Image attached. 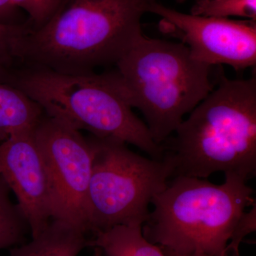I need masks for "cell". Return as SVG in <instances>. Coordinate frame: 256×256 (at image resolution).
Segmentation results:
<instances>
[{
    "label": "cell",
    "instance_id": "e0dca14e",
    "mask_svg": "<svg viewBox=\"0 0 256 256\" xmlns=\"http://www.w3.org/2000/svg\"><path fill=\"white\" fill-rule=\"evenodd\" d=\"M30 20L20 24H8L0 22V62L10 60L12 57L13 46L15 40L28 30Z\"/></svg>",
    "mask_w": 256,
    "mask_h": 256
},
{
    "label": "cell",
    "instance_id": "30bf717a",
    "mask_svg": "<svg viewBox=\"0 0 256 256\" xmlns=\"http://www.w3.org/2000/svg\"><path fill=\"white\" fill-rule=\"evenodd\" d=\"M82 229L52 220L38 236L11 249L9 256H78L90 238Z\"/></svg>",
    "mask_w": 256,
    "mask_h": 256
},
{
    "label": "cell",
    "instance_id": "44dd1931",
    "mask_svg": "<svg viewBox=\"0 0 256 256\" xmlns=\"http://www.w3.org/2000/svg\"><path fill=\"white\" fill-rule=\"evenodd\" d=\"M184 1H186V0H176V2L178 3H182Z\"/></svg>",
    "mask_w": 256,
    "mask_h": 256
},
{
    "label": "cell",
    "instance_id": "8992f818",
    "mask_svg": "<svg viewBox=\"0 0 256 256\" xmlns=\"http://www.w3.org/2000/svg\"><path fill=\"white\" fill-rule=\"evenodd\" d=\"M88 139L92 149L86 207L89 233L94 236L116 226H142L153 198L174 176L172 162L164 154L162 159H148L114 138Z\"/></svg>",
    "mask_w": 256,
    "mask_h": 256
},
{
    "label": "cell",
    "instance_id": "6da1fadb",
    "mask_svg": "<svg viewBox=\"0 0 256 256\" xmlns=\"http://www.w3.org/2000/svg\"><path fill=\"white\" fill-rule=\"evenodd\" d=\"M158 0H62L41 28L15 40L12 58L65 74L116 63L141 38V20Z\"/></svg>",
    "mask_w": 256,
    "mask_h": 256
},
{
    "label": "cell",
    "instance_id": "4fadbf2b",
    "mask_svg": "<svg viewBox=\"0 0 256 256\" xmlns=\"http://www.w3.org/2000/svg\"><path fill=\"white\" fill-rule=\"evenodd\" d=\"M10 192L0 174V250L22 244L28 228L18 205L12 202Z\"/></svg>",
    "mask_w": 256,
    "mask_h": 256
},
{
    "label": "cell",
    "instance_id": "8fae6325",
    "mask_svg": "<svg viewBox=\"0 0 256 256\" xmlns=\"http://www.w3.org/2000/svg\"><path fill=\"white\" fill-rule=\"evenodd\" d=\"M44 114L41 106L22 90L0 82V144L34 130Z\"/></svg>",
    "mask_w": 256,
    "mask_h": 256
},
{
    "label": "cell",
    "instance_id": "5b68a950",
    "mask_svg": "<svg viewBox=\"0 0 256 256\" xmlns=\"http://www.w3.org/2000/svg\"><path fill=\"white\" fill-rule=\"evenodd\" d=\"M245 180L225 175L214 184L205 178L175 176L153 198L143 224L146 240L180 252L224 256L234 228L248 207L256 204Z\"/></svg>",
    "mask_w": 256,
    "mask_h": 256
},
{
    "label": "cell",
    "instance_id": "ac0fdd59",
    "mask_svg": "<svg viewBox=\"0 0 256 256\" xmlns=\"http://www.w3.org/2000/svg\"><path fill=\"white\" fill-rule=\"evenodd\" d=\"M28 20L24 18L21 10L13 0H0V22L8 24H20Z\"/></svg>",
    "mask_w": 256,
    "mask_h": 256
},
{
    "label": "cell",
    "instance_id": "52a82bcc",
    "mask_svg": "<svg viewBox=\"0 0 256 256\" xmlns=\"http://www.w3.org/2000/svg\"><path fill=\"white\" fill-rule=\"evenodd\" d=\"M34 136L50 180L52 220H62L88 234L87 197L92 162L88 139L45 112Z\"/></svg>",
    "mask_w": 256,
    "mask_h": 256
},
{
    "label": "cell",
    "instance_id": "9a60e30c",
    "mask_svg": "<svg viewBox=\"0 0 256 256\" xmlns=\"http://www.w3.org/2000/svg\"><path fill=\"white\" fill-rule=\"evenodd\" d=\"M62 0H13L14 4L28 14L32 28H41L52 18Z\"/></svg>",
    "mask_w": 256,
    "mask_h": 256
},
{
    "label": "cell",
    "instance_id": "2e32d148",
    "mask_svg": "<svg viewBox=\"0 0 256 256\" xmlns=\"http://www.w3.org/2000/svg\"><path fill=\"white\" fill-rule=\"evenodd\" d=\"M256 229V206L254 204L248 212H245L234 228L229 244H227L224 256H239V246L242 239L248 234L255 232Z\"/></svg>",
    "mask_w": 256,
    "mask_h": 256
},
{
    "label": "cell",
    "instance_id": "d6986e66",
    "mask_svg": "<svg viewBox=\"0 0 256 256\" xmlns=\"http://www.w3.org/2000/svg\"><path fill=\"white\" fill-rule=\"evenodd\" d=\"M162 250L164 252L165 256H210L204 252H174L171 249L166 248L160 246Z\"/></svg>",
    "mask_w": 256,
    "mask_h": 256
},
{
    "label": "cell",
    "instance_id": "7c38bea8",
    "mask_svg": "<svg viewBox=\"0 0 256 256\" xmlns=\"http://www.w3.org/2000/svg\"><path fill=\"white\" fill-rule=\"evenodd\" d=\"M141 226H116L94 234L89 246L98 248L105 256H165L161 248L143 236Z\"/></svg>",
    "mask_w": 256,
    "mask_h": 256
},
{
    "label": "cell",
    "instance_id": "ffe728a7",
    "mask_svg": "<svg viewBox=\"0 0 256 256\" xmlns=\"http://www.w3.org/2000/svg\"><path fill=\"white\" fill-rule=\"evenodd\" d=\"M92 256H105L102 254V250L98 248H94V254Z\"/></svg>",
    "mask_w": 256,
    "mask_h": 256
},
{
    "label": "cell",
    "instance_id": "7a4b0ae2",
    "mask_svg": "<svg viewBox=\"0 0 256 256\" xmlns=\"http://www.w3.org/2000/svg\"><path fill=\"white\" fill-rule=\"evenodd\" d=\"M164 143L174 176L216 172L247 181L256 173V78L229 79L217 70L212 92Z\"/></svg>",
    "mask_w": 256,
    "mask_h": 256
},
{
    "label": "cell",
    "instance_id": "ba28073f",
    "mask_svg": "<svg viewBox=\"0 0 256 256\" xmlns=\"http://www.w3.org/2000/svg\"><path fill=\"white\" fill-rule=\"evenodd\" d=\"M149 13L161 18L160 30L178 38L197 62L228 65L236 70L256 66V21L184 14L158 2Z\"/></svg>",
    "mask_w": 256,
    "mask_h": 256
},
{
    "label": "cell",
    "instance_id": "3957f363",
    "mask_svg": "<svg viewBox=\"0 0 256 256\" xmlns=\"http://www.w3.org/2000/svg\"><path fill=\"white\" fill-rule=\"evenodd\" d=\"M0 82L22 90L45 114L98 138L138 146L160 160L164 148L132 112L110 72L72 74L11 58L0 62Z\"/></svg>",
    "mask_w": 256,
    "mask_h": 256
},
{
    "label": "cell",
    "instance_id": "5bb4252c",
    "mask_svg": "<svg viewBox=\"0 0 256 256\" xmlns=\"http://www.w3.org/2000/svg\"><path fill=\"white\" fill-rule=\"evenodd\" d=\"M190 14L224 18L236 16L256 21V0H196Z\"/></svg>",
    "mask_w": 256,
    "mask_h": 256
},
{
    "label": "cell",
    "instance_id": "9c48e42d",
    "mask_svg": "<svg viewBox=\"0 0 256 256\" xmlns=\"http://www.w3.org/2000/svg\"><path fill=\"white\" fill-rule=\"evenodd\" d=\"M0 166L32 238L38 236L52 220L53 212L50 180L34 130L0 144Z\"/></svg>",
    "mask_w": 256,
    "mask_h": 256
},
{
    "label": "cell",
    "instance_id": "7402d4cb",
    "mask_svg": "<svg viewBox=\"0 0 256 256\" xmlns=\"http://www.w3.org/2000/svg\"><path fill=\"white\" fill-rule=\"evenodd\" d=\"M0 174H1V166H0Z\"/></svg>",
    "mask_w": 256,
    "mask_h": 256
},
{
    "label": "cell",
    "instance_id": "277c9868",
    "mask_svg": "<svg viewBox=\"0 0 256 256\" xmlns=\"http://www.w3.org/2000/svg\"><path fill=\"white\" fill-rule=\"evenodd\" d=\"M114 66L112 78L160 146L216 84L214 66L194 60L186 45L144 34Z\"/></svg>",
    "mask_w": 256,
    "mask_h": 256
}]
</instances>
